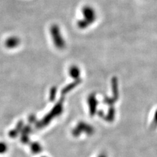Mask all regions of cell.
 <instances>
[{
  "instance_id": "1",
  "label": "cell",
  "mask_w": 157,
  "mask_h": 157,
  "mask_svg": "<svg viewBox=\"0 0 157 157\" xmlns=\"http://www.w3.org/2000/svg\"><path fill=\"white\" fill-rule=\"evenodd\" d=\"M19 44V39L17 37H10L6 41V46L8 48H14Z\"/></svg>"
},
{
  "instance_id": "2",
  "label": "cell",
  "mask_w": 157,
  "mask_h": 157,
  "mask_svg": "<svg viewBox=\"0 0 157 157\" xmlns=\"http://www.w3.org/2000/svg\"><path fill=\"white\" fill-rule=\"evenodd\" d=\"M70 73L73 77L79 75V70H78L77 67H72L70 70Z\"/></svg>"
},
{
  "instance_id": "3",
  "label": "cell",
  "mask_w": 157,
  "mask_h": 157,
  "mask_svg": "<svg viewBox=\"0 0 157 157\" xmlns=\"http://www.w3.org/2000/svg\"><path fill=\"white\" fill-rule=\"evenodd\" d=\"M153 124L154 126L157 127V109L155 111V113H154V117H153Z\"/></svg>"
},
{
  "instance_id": "4",
  "label": "cell",
  "mask_w": 157,
  "mask_h": 157,
  "mask_svg": "<svg viewBox=\"0 0 157 157\" xmlns=\"http://www.w3.org/2000/svg\"><path fill=\"white\" fill-rule=\"evenodd\" d=\"M100 157H105V156H100Z\"/></svg>"
},
{
  "instance_id": "5",
  "label": "cell",
  "mask_w": 157,
  "mask_h": 157,
  "mask_svg": "<svg viewBox=\"0 0 157 157\" xmlns=\"http://www.w3.org/2000/svg\"><path fill=\"white\" fill-rule=\"evenodd\" d=\"M43 157H46V156H43Z\"/></svg>"
}]
</instances>
